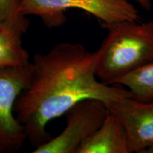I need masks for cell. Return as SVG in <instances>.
<instances>
[{
	"instance_id": "6da1fadb",
	"label": "cell",
	"mask_w": 153,
	"mask_h": 153,
	"mask_svg": "<svg viewBox=\"0 0 153 153\" xmlns=\"http://www.w3.org/2000/svg\"><path fill=\"white\" fill-rule=\"evenodd\" d=\"M133 97L128 89L99 81L95 52L82 44L64 42L30 62V81L16 101L14 112L33 146L51 138L46 126L80 101L94 99L106 104Z\"/></svg>"
},
{
	"instance_id": "7a4b0ae2",
	"label": "cell",
	"mask_w": 153,
	"mask_h": 153,
	"mask_svg": "<svg viewBox=\"0 0 153 153\" xmlns=\"http://www.w3.org/2000/svg\"><path fill=\"white\" fill-rule=\"evenodd\" d=\"M102 26L108 34L95 51V74L101 82L116 85L121 77L153 62V20Z\"/></svg>"
},
{
	"instance_id": "3957f363",
	"label": "cell",
	"mask_w": 153,
	"mask_h": 153,
	"mask_svg": "<svg viewBox=\"0 0 153 153\" xmlns=\"http://www.w3.org/2000/svg\"><path fill=\"white\" fill-rule=\"evenodd\" d=\"M81 9L102 22L112 24L137 22L138 11L128 0H21L19 11L24 16L41 17L48 27H56L66 21L65 11Z\"/></svg>"
},
{
	"instance_id": "277c9868",
	"label": "cell",
	"mask_w": 153,
	"mask_h": 153,
	"mask_svg": "<svg viewBox=\"0 0 153 153\" xmlns=\"http://www.w3.org/2000/svg\"><path fill=\"white\" fill-rule=\"evenodd\" d=\"M108 114V106L104 101L94 99L79 101L65 114V129L35 148L33 153H76L82 143L100 127Z\"/></svg>"
},
{
	"instance_id": "5b68a950",
	"label": "cell",
	"mask_w": 153,
	"mask_h": 153,
	"mask_svg": "<svg viewBox=\"0 0 153 153\" xmlns=\"http://www.w3.org/2000/svg\"><path fill=\"white\" fill-rule=\"evenodd\" d=\"M30 78V62L24 66L0 68V153L16 152L27 140L14 107Z\"/></svg>"
},
{
	"instance_id": "8992f818",
	"label": "cell",
	"mask_w": 153,
	"mask_h": 153,
	"mask_svg": "<svg viewBox=\"0 0 153 153\" xmlns=\"http://www.w3.org/2000/svg\"><path fill=\"white\" fill-rule=\"evenodd\" d=\"M107 106L123 124L131 152L140 153L153 145V101L129 97L111 101Z\"/></svg>"
},
{
	"instance_id": "52a82bcc",
	"label": "cell",
	"mask_w": 153,
	"mask_h": 153,
	"mask_svg": "<svg viewBox=\"0 0 153 153\" xmlns=\"http://www.w3.org/2000/svg\"><path fill=\"white\" fill-rule=\"evenodd\" d=\"M76 153H131L119 118L108 111L100 127L82 143Z\"/></svg>"
},
{
	"instance_id": "ba28073f",
	"label": "cell",
	"mask_w": 153,
	"mask_h": 153,
	"mask_svg": "<svg viewBox=\"0 0 153 153\" xmlns=\"http://www.w3.org/2000/svg\"><path fill=\"white\" fill-rule=\"evenodd\" d=\"M24 33L7 24H0V68L27 65L30 62L23 45Z\"/></svg>"
},
{
	"instance_id": "9c48e42d",
	"label": "cell",
	"mask_w": 153,
	"mask_h": 153,
	"mask_svg": "<svg viewBox=\"0 0 153 153\" xmlns=\"http://www.w3.org/2000/svg\"><path fill=\"white\" fill-rule=\"evenodd\" d=\"M116 85L126 87L133 98L153 101V62L121 77Z\"/></svg>"
},
{
	"instance_id": "30bf717a",
	"label": "cell",
	"mask_w": 153,
	"mask_h": 153,
	"mask_svg": "<svg viewBox=\"0 0 153 153\" xmlns=\"http://www.w3.org/2000/svg\"><path fill=\"white\" fill-rule=\"evenodd\" d=\"M20 4L21 0H0V24L9 25L25 34L29 22L19 11Z\"/></svg>"
},
{
	"instance_id": "8fae6325",
	"label": "cell",
	"mask_w": 153,
	"mask_h": 153,
	"mask_svg": "<svg viewBox=\"0 0 153 153\" xmlns=\"http://www.w3.org/2000/svg\"><path fill=\"white\" fill-rule=\"evenodd\" d=\"M133 1L138 4L145 10H150L152 7L151 0H133Z\"/></svg>"
},
{
	"instance_id": "7c38bea8",
	"label": "cell",
	"mask_w": 153,
	"mask_h": 153,
	"mask_svg": "<svg viewBox=\"0 0 153 153\" xmlns=\"http://www.w3.org/2000/svg\"><path fill=\"white\" fill-rule=\"evenodd\" d=\"M140 153H153V145L142 150Z\"/></svg>"
}]
</instances>
